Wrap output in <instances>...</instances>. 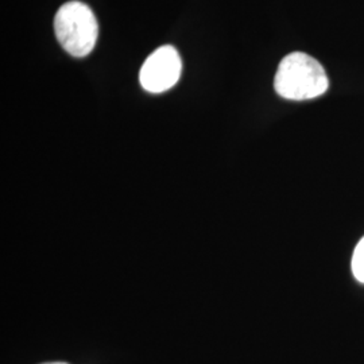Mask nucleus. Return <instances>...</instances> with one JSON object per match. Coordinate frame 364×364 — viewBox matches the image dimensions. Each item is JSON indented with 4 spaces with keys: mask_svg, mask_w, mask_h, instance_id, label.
<instances>
[{
    "mask_svg": "<svg viewBox=\"0 0 364 364\" xmlns=\"http://www.w3.org/2000/svg\"><path fill=\"white\" fill-rule=\"evenodd\" d=\"M274 88L284 99L304 102L324 95L329 88V78L324 66L309 54L290 53L277 69Z\"/></svg>",
    "mask_w": 364,
    "mask_h": 364,
    "instance_id": "nucleus-1",
    "label": "nucleus"
},
{
    "mask_svg": "<svg viewBox=\"0 0 364 364\" xmlns=\"http://www.w3.org/2000/svg\"><path fill=\"white\" fill-rule=\"evenodd\" d=\"M54 31L65 52L81 58L93 50L99 36V25L87 4L73 0L58 9L54 18Z\"/></svg>",
    "mask_w": 364,
    "mask_h": 364,
    "instance_id": "nucleus-2",
    "label": "nucleus"
},
{
    "mask_svg": "<svg viewBox=\"0 0 364 364\" xmlns=\"http://www.w3.org/2000/svg\"><path fill=\"white\" fill-rule=\"evenodd\" d=\"M181 58L170 46H161L144 61L139 72L141 85L150 93H162L173 88L181 76Z\"/></svg>",
    "mask_w": 364,
    "mask_h": 364,
    "instance_id": "nucleus-3",
    "label": "nucleus"
},
{
    "mask_svg": "<svg viewBox=\"0 0 364 364\" xmlns=\"http://www.w3.org/2000/svg\"><path fill=\"white\" fill-rule=\"evenodd\" d=\"M352 273L355 278L364 284V237L353 251L351 262Z\"/></svg>",
    "mask_w": 364,
    "mask_h": 364,
    "instance_id": "nucleus-4",
    "label": "nucleus"
},
{
    "mask_svg": "<svg viewBox=\"0 0 364 364\" xmlns=\"http://www.w3.org/2000/svg\"><path fill=\"white\" fill-rule=\"evenodd\" d=\"M43 364H68V363H64V362H53V363H43Z\"/></svg>",
    "mask_w": 364,
    "mask_h": 364,
    "instance_id": "nucleus-5",
    "label": "nucleus"
}]
</instances>
